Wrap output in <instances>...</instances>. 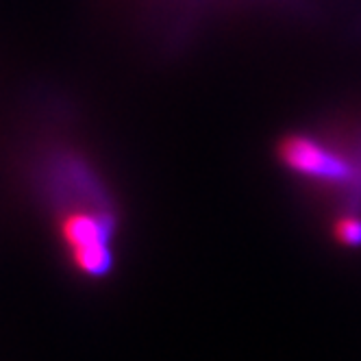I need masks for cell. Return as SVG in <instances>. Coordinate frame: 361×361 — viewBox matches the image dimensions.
Listing matches in <instances>:
<instances>
[{
    "label": "cell",
    "instance_id": "3",
    "mask_svg": "<svg viewBox=\"0 0 361 361\" xmlns=\"http://www.w3.org/2000/svg\"><path fill=\"white\" fill-rule=\"evenodd\" d=\"M335 233H338V240L346 246H361V220L355 216L340 220L338 226H335Z\"/></svg>",
    "mask_w": 361,
    "mask_h": 361
},
{
    "label": "cell",
    "instance_id": "2",
    "mask_svg": "<svg viewBox=\"0 0 361 361\" xmlns=\"http://www.w3.org/2000/svg\"><path fill=\"white\" fill-rule=\"evenodd\" d=\"M281 159L290 170L298 174L340 185H353L357 172L355 164L346 161L338 152L329 150L320 142H314L302 135L288 137L281 144Z\"/></svg>",
    "mask_w": 361,
    "mask_h": 361
},
{
    "label": "cell",
    "instance_id": "1",
    "mask_svg": "<svg viewBox=\"0 0 361 361\" xmlns=\"http://www.w3.org/2000/svg\"><path fill=\"white\" fill-rule=\"evenodd\" d=\"M111 231L114 220L105 209H76L61 220V238L83 274L105 276L111 270Z\"/></svg>",
    "mask_w": 361,
    "mask_h": 361
}]
</instances>
